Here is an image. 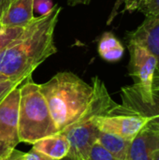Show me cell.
<instances>
[{"label": "cell", "instance_id": "obj_1", "mask_svg": "<svg viewBox=\"0 0 159 160\" xmlns=\"http://www.w3.org/2000/svg\"><path fill=\"white\" fill-rule=\"evenodd\" d=\"M62 8L35 17L22 34L0 52V82L22 84L34 70L57 52L54 30Z\"/></svg>", "mask_w": 159, "mask_h": 160}, {"label": "cell", "instance_id": "obj_2", "mask_svg": "<svg viewBox=\"0 0 159 160\" xmlns=\"http://www.w3.org/2000/svg\"><path fill=\"white\" fill-rule=\"evenodd\" d=\"M38 86L58 132L73 125L85 112L94 97L93 84L69 71L59 72Z\"/></svg>", "mask_w": 159, "mask_h": 160}, {"label": "cell", "instance_id": "obj_3", "mask_svg": "<svg viewBox=\"0 0 159 160\" xmlns=\"http://www.w3.org/2000/svg\"><path fill=\"white\" fill-rule=\"evenodd\" d=\"M58 129L37 83L27 78L20 86L19 138L21 142H36L54 135Z\"/></svg>", "mask_w": 159, "mask_h": 160}, {"label": "cell", "instance_id": "obj_4", "mask_svg": "<svg viewBox=\"0 0 159 160\" xmlns=\"http://www.w3.org/2000/svg\"><path fill=\"white\" fill-rule=\"evenodd\" d=\"M94 97L85 112L65 133L70 149L68 157L77 160H86L92 145L96 142L98 130L95 125V118L99 114L108 112L116 103L111 98L104 82L98 78H92Z\"/></svg>", "mask_w": 159, "mask_h": 160}, {"label": "cell", "instance_id": "obj_5", "mask_svg": "<svg viewBox=\"0 0 159 160\" xmlns=\"http://www.w3.org/2000/svg\"><path fill=\"white\" fill-rule=\"evenodd\" d=\"M126 40L129 52L128 73L134 82L132 86L143 103L153 105L156 100L154 81L157 61L145 46L134 40Z\"/></svg>", "mask_w": 159, "mask_h": 160}, {"label": "cell", "instance_id": "obj_6", "mask_svg": "<svg viewBox=\"0 0 159 160\" xmlns=\"http://www.w3.org/2000/svg\"><path fill=\"white\" fill-rule=\"evenodd\" d=\"M151 119L127 110L120 104H115L108 112L95 118V125L98 131L113 134L132 141L144 128Z\"/></svg>", "mask_w": 159, "mask_h": 160}, {"label": "cell", "instance_id": "obj_7", "mask_svg": "<svg viewBox=\"0 0 159 160\" xmlns=\"http://www.w3.org/2000/svg\"><path fill=\"white\" fill-rule=\"evenodd\" d=\"M20 87H14L0 102V157L7 159L16 146L19 138Z\"/></svg>", "mask_w": 159, "mask_h": 160}, {"label": "cell", "instance_id": "obj_8", "mask_svg": "<svg viewBox=\"0 0 159 160\" xmlns=\"http://www.w3.org/2000/svg\"><path fill=\"white\" fill-rule=\"evenodd\" d=\"M126 39L134 40L145 46L157 61L154 81V91L159 92V15L149 16L134 31L126 34Z\"/></svg>", "mask_w": 159, "mask_h": 160}, {"label": "cell", "instance_id": "obj_9", "mask_svg": "<svg viewBox=\"0 0 159 160\" xmlns=\"http://www.w3.org/2000/svg\"><path fill=\"white\" fill-rule=\"evenodd\" d=\"M159 149V132L154 126L147 125L131 141L127 160H153Z\"/></svg>", "mask_w": 159, "mask_h": 160}, {"label": "cell", "instance_id": "obj_10", "mask_svg": "<svg viewBox=\"0 0 159 160\" xmlns=\"http://www.w3.org/2000/svg\"><path fill=\"white\" fill-rule=\"evenodd\" d=\"M34 0H12L0 19L8 27H26L34 19Z\"/></svg>", "mask_w": 159, "mask_h": 160}, {"label": "cell", "instance_id": "obj_11", "mask_svg": "<svg viewBox=\"0 0 159 160\" xmlns=\"http://www.w3.org/2000/svg\"><path fill=\"white\" fill-rule=\"evenodd\" d=\"M32 145L35 150L55 160H61L67 157L70 149L69 142L66 134L62 132L43 138Z\"/></svg>", "mask_w": 159, "mask_h": 160}, {"label": "cell", "instance_id": "obj_12", "mask_svg": "<svg viewBox=\"0 0 159 160\" xmlns=\"http://www.w3.org/2000/svg\"><path fill=\"white\" fill-rule=\"evenodd\" d=\"M103 148L118 160H127L131 141L105 132H98L97 141Z\"/></svg>", "mask_w": 159, "mask_h": 160}, {"label": "cell", "instance_id": "obj_13", "mask_svg": "<svg viewBox=\"0 0 159 160\" xmlns=\"http://www.w3.org/2000/svg\"><path fill=\"white\" fill-rule=\"evenodd\" d=\"M97 51L100 57L105 61L114 63L122 59L125 48L112 33L105 32L98 41Z\"/></svg>", "mask_w": 159, "mask_h": 160}, {"label": "cell", "instance_id": "obj_14", "mask_svg": "<svg viewBox=\"0 0 159 160\" xmlns=\"http://www.w3.org/2000/svg\"><path fill=\"white\" fill-rule=\"evenodd\" d=\"M24 28L8 27L0 23V52L10 42L18 38L22 34Z\"/></svg>", "mask_w": 159, "mask_h": 160}, {"label": "cell", "instance_id": "obj_15", "mask_svg": "<svg viewBox=\"0 0 159 160\" xmlns=\"http://www.w3.org/2000/svg\"><path fill=\"white\" fill-rule=\"evenodd\" d=\"M86 160H118L97 142L92 145Z\"/></svg>", "mask_w": 159, "mask_h": 160}, {"label": "cell", "instance_id": "obj_16", "mask_svg": "<svg viewBox=\"0 0 159 160\" xmlns=\"http://www.w3.org/2000/svg\"><path fill=\"white\" fill-rule=\"evenodd\" d=\"M139 11L143 13L145 17L159 15V0H148Z\"/></svg>", "mask_w": 159, "mask_h": 160}, {"label": "cell", "instance_id": "obj_17", "mask_svg": "<svg viewBox=\"0 0 159 160\" xmlns=\"http://www.w3.org/2000/svg\"><path fill=\"white\" fill-rule=\"evenodd\" d=\"M53 4L52 0H34V10L40 15L47 14L52 8Z\"/></svg>", "mask_w": 159, "mask_h": 160}, {"label": "cell", "instance_id": "obj_18", "mask_svg": "<svg viewBox=\"0 0 159 160\" xmlns=\"http://www.w3.org/2000/svg\"><path fill=\"white\" fill-rule=\"evenodd\" d=\"M147 1L148 0H124L125 3L124 11H128V12H134L137 10L139 11Z\"/></svg>", "mask_w": 159, "mask_h": 160}, {"label": "cell", "instance_id": "obj_19", "mask_svg": "<svg viewBox=\"0 0 159 160\" xmlns=\"http://www.w3.org/2000/svg\"><path fill=\"white\" fill-rule=\"evenodd\" d=\"M23 159L24 160H55L47 157L46 155L35 150L32 148L29 152L23 154Z\"/></svg>", "mask_w": 159, "mask_h": 160}, {"label": "cell", "instance_id": "obj_20", "mask_svg": "<svg viewBox=\"0 0 159 160\" xmlns=\"http://www.w3.org/2000/svg\"><path fill=\"white\" fill-rule=\"evenodd\" d=\"M21 84L12 83L8 82H0V102L4 99V98L16 86H19Z\"/></svg>", "mask_w": 159, "mask_h": 160}, {"label": "cell", "instance_id": "obj_21", "mask_svg": "<svg viewBox=\"0 0 159 160\" xmlns=\"http://www.w3.org/2000/svg\"><path fill=\"white\" fill-rule=\"evenodd\" d=\"M7 160H24L23 159V153H22V152L15 149L11 153V155L9 156Z\"/></svg>", "mask_w": 159, "mask_h": 160}, {"label": "cell", "instance_id": "obj_22", "mask_svg": "<svg viewBox=\"0 0 159 160\" xmlns=\"http://www.w3.org/2000/svg\"><path fill=\"white\" fill-rule=\"evenodd\" d=\"M12 0H0V19Z\"/></svg>", "mask_w": 159, "mask_h": 160}, {"label": "cell", "instance_id": "obj_23", "mask_svg": "<svg viewBox=\"0 0 159 160\" xmlns=\"http://www.w3.org/2000/svg\"><path fill=\"white\" fill-rule=\"evenodd\" d=\"M67 4L69 6H76V5H80V4H84V0H67Z\"/></svg>", "mask_w": 159, "mask_h": 160}, {"label": "cell", "instance_id": "obj_24", "mask_svg": "<svg viewBox=\"0 0 159 160\" xmlns=\"http://www.w3.org/2000/svg\"><path fill=\"white\" fill-rule=\"evenodd\" d=\"M153 160H159V149H157L153 156Z\"/></svg>", "mask_w": 159, "mask_h": 160}, {"label": "cell", "instance_id": "obj_25", "mask_svg": "<svg viewBox=\"0 0 159 160\" xmlns=\"http://www.w3.org/2000/svg\"><path fill=\"white\" fill-rule=\"evenodd\" d=\"M61 160H77V159H75V158H71V157H66L65 158H63V159H61Z\"/></svg>", "mask_w": 159, "mask_h": 160}, {"label": "cell", "instance_id": "obj_26", "mask_svg": "<svg viewBox=\"0 0 159 160\" xmlns=\"http://www.w3.org/2000/svg\"><path fill=\"white\" fill-rule=\"evenodd\" d=\"M90 1H91V0H84V4H85V5H87V4H89V3H90Z\"/></svg>", "mask_w": 159, "mask_h": 160}, {"label": "cell", "instance_id": "obj_27", "mask_svg": "<svg viewBox=\"0 0 159 160\" xmlns=\"http://www.w3.org/2000/svg\"><path fill=\"white\" fill-rule=\"evenodd\" d=\"M0 160H7V159H5V158H1V157H0Z\"/></svg>", "mask_w": 159, "mask_h": 160}, {"label": "cell", "instance_id": "obj_28", "mask_svg": "<svg viewBox=\"0 0 159 160\" xmlns=\"http://www.w3.org/2000/svg\"><path fill=\"white\" fill-rule=\"evenodd\" d=\"M151 126H152V125H151ZM155 128H157V129L158 130V132H159V127H155Z\"/></svg>", "mask_w": 159, "mask_h": 160}]
</instances>
